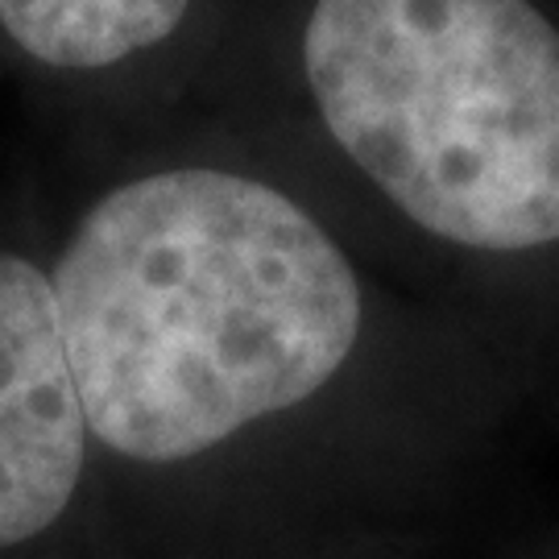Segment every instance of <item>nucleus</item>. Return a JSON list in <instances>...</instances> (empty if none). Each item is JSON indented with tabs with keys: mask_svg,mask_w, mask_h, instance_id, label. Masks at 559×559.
I'll use <instances>...</instances> for the list:
<instances>
[{
	"mask_svg": "<svg viewBox=\"0 0 559 559\" xmlns=\"http://www.w3.org/2000/svg\"><path fill=\"white\" fill-rule=\"evenodd\" d=\"M50 295L87 431L150 464L299 406L360 332L336 240L290 195L203 166L108 191Z\"/></svg>",
	"mask_w": 559,
	"mask_h": 559,
	"instance_id": "1",
	"label": "nucleus"
},
{
	"mask_svg": "<svg viewBox=\"0 0 559 559\" xmlns=\"http://www.w3.org/2000/svg\"><path fill=\"white\" fill-rule=\"evenodd\" d=\"M191 0H0V25L50 67H108L166 41Z\"/></svg>",
	"mask_w": 559,
	"mask_h": 559,
	"instance_id": "4",
	"label": "nucleus"
},
{
	"mask_svg": "<svg viewBox=\"0 0 559 559\" xmlns=\"http://www.w3.org/2000/svg\"><path fill=\"white\" fill-rule=\"evenodd\" d=\"M302 67L336 145L443 240H559V29L531 0H316Z\"/></svg>",
	"mask_w": 559,
	"mask_h": 559,
	"instance_id": "2",
	"label": "nucleus"
},
{
	"mask_svg": "<svg viewBox=\"0 0 559 559\" xmlns=\"http://www.w3.org/2000/svg\"><path fill=\"white\" fill-rule=\"evenodd\" d=\"M80 390L38 265L0 253V547L34 539L83 473Z\"/></svg>",
	"mask_w": 559,
	"mask_h": 559,
	"instance_id": "3",
	"label": "nucleus"
}]
</instances>
